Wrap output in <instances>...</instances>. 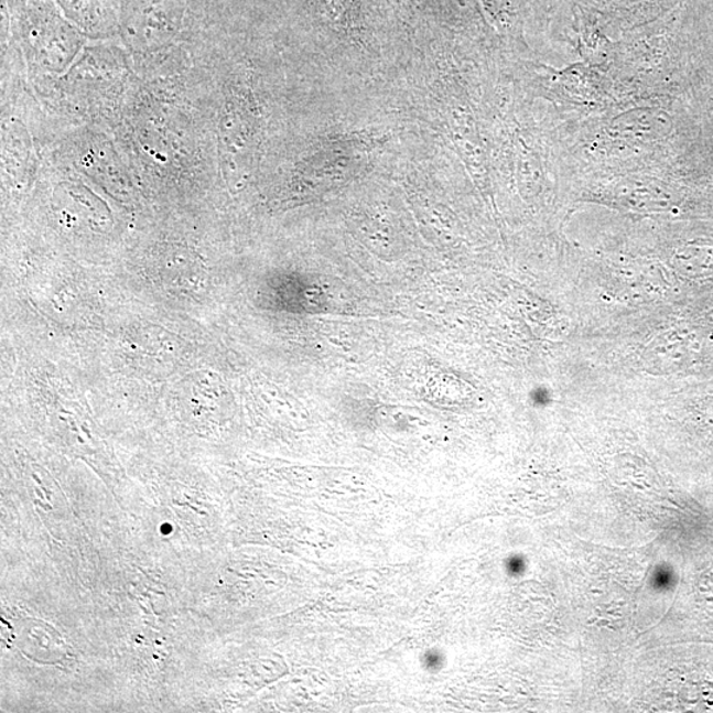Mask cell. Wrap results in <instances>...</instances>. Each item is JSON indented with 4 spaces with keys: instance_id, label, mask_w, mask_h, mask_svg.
<instances>
[{
    "instance_id": "cell-1",
    "label": "cell",
    "mask_w": 713,
    "mask_h": 713,
    "mask_svg": "<svg viewBox=\"0 0 713 713\" xmlns=\"http://www.w3.org/2000/svg\"><path fill=\"white\" fill-rule=\"evenodd\" d=\"M671 573L669 571L661 570L656 573L655 583L658 588H668L669 584H671Z\"/></svg>"
},
{
    "instance_id": "cell-2",
    "label": "cell",
    "mask_w": 713,
    "mask_h": 713,
    "mask_svg": "<svg viewBox=\"0 0 713 713\" xmlns=\"http://www.w3.org/2000/svg\"><path fill=\"white\" fill-rule=\"evenodd\" d=\"M509 570L512 573L522 572V570H523V561H522V559H519V558L511 559V561L509 562Z\"/></svg>"
}]
</instances>
